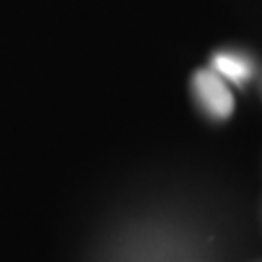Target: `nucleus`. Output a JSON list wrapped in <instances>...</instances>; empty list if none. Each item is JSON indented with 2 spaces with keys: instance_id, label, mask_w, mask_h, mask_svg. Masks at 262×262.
Listing matches in <instances>:
<instances>
[{
  "instance_id": "nucleus-1",
  "label": "nucleus",
  "mask_w": 262,
  "mask_h": 262,
  "mask_svg": "<svg viewBox=\"0 0 262 262\" xmlns=\"http://www.w3.org/2000/svg\"><path fill=\"white\" fill-rule=\"evenodd\" d=\"M192 88L194 94L200 99L202 107L206 109L214 119H227L231 117L235 109L233 94L220 76L212 70H198L192 76Z\"/></svg>"
},
{
  "instance_id": "nucleus-2",
  "label": "nucleus",
  "mask_w": 262,
  "mask_h": 262,
  "mask_svg": "<svg viewBox=\"0 0 262 262\" xmlns=\"http://www.w3.org/2000/svg\"><path fill=\"white\" fill-rule=\"evenodd\" d=\"M214 66L220 74H224L225 78L233 80L237 84L245 82L249 76L253 74V64H251L247 58L237 56V55H225V53L215 55Z\"/></svg>"
}]
</instances>
